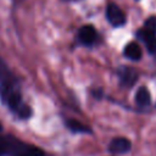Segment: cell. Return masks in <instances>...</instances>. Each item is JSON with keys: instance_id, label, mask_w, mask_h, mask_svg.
Masks as SVG:
<instances>
[{"instance_id": "obj_1", "label": "cell", "mask_w": 156, "mask_h": 156, "mask_svg": "<svg viewBox=\"0 0 156 156\" xmlns=\"http://www.w3.org/2000/svg\"><path fill=\"white\" fill-rule=\"evenodd\" d=\"M0 96L2 102L18 117L29 118L32 116V108L22 100L20 85L16 78L0 85Z\"/></svg>"}, {"instance_id": "obj_2", "label": "cell", "mask_w": 156, "mask_h": 156, "mask_svg": "<svg viewBox=\"0 0 156 156\" xmlns=\"http://www.w3.org/2000/svg\"><path fill=\"white\" fill-rule=\"evenodd\" d=\"M106 18L113 27H121L126 23V15L124 12L113 2L108 4L106 7Z\"/></svg>"}, {"instance_id": "obj_3", "label": "cell", "mask_w": 156, "mask_h": 156, "mask_svg": "<svg viewBox=\"0 0 156 156\" xmlns=\"http://www.w3.org/2000/svg\"><path fill=\"white\" fill-rule=\"evenodd\" d=\"M118 77H119L121 85H123L124 88H130L136 83L139 78V73L135 68L124 66L118 69Z\"/></svg>"}, {"instance_id": "obj_4", "label": "cell", "mask_w": 156, "mask_h": 156, "mask_svg": "<svg viewBox=\"0 0 156 156\" xmlns=\"http://www.w3.org/2000/svg\"><path fill=\"white\" fill-rule=\"evenodd\" d=\"M78 39L84 45H91L98 39V32L93 26L85 24V26L80 27V29L78 32Z\"/></svg>"}, {"instance_id": "obj_5", "label": "cell", "mask_w": 156, "mask_h": 156, "mask_svg": "<svg viewBox=\"0 0 156 156\" xmlns=\"http://www.w3.org/2000/svg\"><path fill=\"white\" fill-rule=\"evenodd\" d=\"M130 147L132 143L129 141V139L124 136H117L112 139L108 144V150L112 154H126L130 150Z\"/></svg>"}, {"instance_id": "obj_6", "label": "cell", "mask_w": 156, "mask_h": 156, "mask_svg": "<svg viewBox=\"0 0 156 156\" xmlns=\"http://www.w3.org/2000/svg\"><path fill=\"white\" fill-rule=\"evenodd\" d=\"M138 37L145 43L147 50L150 52H156V34L147 32L146 29H141L138 32Z\"/></svg>"}, {"instance_id": "obj_7", "label": "cell", "mask_w": 156, "mask_h": 156, "mask_svg": "<svg viewBox=\"0 0 156 156\" xmlns=\"http://www.w3.org/2000/svg\"><path fill=\"white\" fill-rule=\"evenodd\" d=\"M143 52H141V48L139 46V44L134 43V41H130L126 45L124 48V56L128 57L129 60H133V61H138L140 57H141Z\"/></svg>"}, {"instance_id": "obj_8", "label": "cell", "mask_w": 156, "mask_h": 156, "mask_svg": "<svg viewBox=\"0 0 156 156\" xmlns=\"http://www.w3.org/2000/svg\"><path fill=\"white\" fill-rule=\"evenodd\" d=\"M135 102L140 107L149 106L151 102V95L146 87H140L135 94Z\"/></svg>"}, {"instance_id": "obj_9", "label": "cell", "mask_w": 156, "mask_h": 156, "mask_svg": "<svg viewBox=\"0 0 156 156\" xmlns=\"http://www.w3.org/2000/svg\"><path fill=\"white\" fill-rule=\"evenodd\" d=\"M15 138L13 136H2L0 135V156L11 155Z\"/></svg>"}, {"instance_id": "obj_10", "label": "cell", "mask_w": 156, "mask_h": 156, "mask_svg": "<svg viewBox=\"0 0 156 156\" xmlns=\"http://www.w3.org/2000/svg\"><path fill=\"white\" fill-rule=\"evenodd\" d=\"M66 126L74 133H90V129L83 124L82 122L77 121V119H68L66 121Z\"/></svg>"}, {"instance_id": "obj_11", "label": "cell", "mask_w": 156, "mask_h": 156, "mask_svg": "<svg viewBox=\"0 0 156 156\" xmlns=\"http://www.w3.org/2000/svg\"><path fill=\"white\" fill-rule=\"evenodd\" d=\"M13 78H15V76L9 69L6 62L0 57V85L6 83V82H9V80H11V79H13Z\"/></svg>"}, {"instance_id": "obj_12", "label": "cell", "mask_w": 156, "mask_h": 156, "mask_svg": "<svg viewBox=\"0 0 156 156\" xmlns=\"http://www.w3.org/2000/svg\"><path fill=\"white\" fill-rule=\"evenodd\" d=\"M144 29H146L147 32H151V33L156 34V16H151V17H149L145 21Z\"/></svg>"}, {"instance_id": "obj_13", "label": "cell", "mask_w": 156, "mask_h": 156, "mask_svg": "<svg viewBox=\"0 0 156 156\" xmlns=\"http://www.w3.org/2000/svg\"><path fill=\"white\" fill-rule=\"evenodd\" d=\"M2 130V126H1V123H0V132Z\"/></svg>"}, {"instance_id": "obj_14", "label": "cell", "mask_w": 156, "mask_h": 156, "mask_svg": "<svg viewBox=\"0 0 156 156\" xmlns=\"http://www.w3.org/2000/svg\"><path fill=\"white\" fill-rule=\"evenodd\" d=\"M66 1H74V0H66Z\"/></svg>"}]
</instances>
